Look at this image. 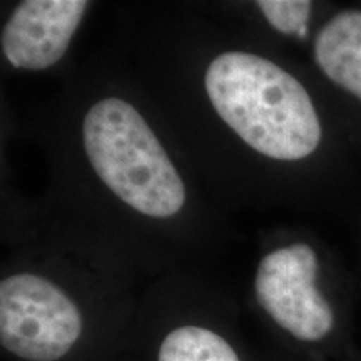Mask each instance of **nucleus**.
<instances>
[{
	"label": "nucleus",
	"instance_id": "1",
	"mask_svg": "<svg viewBox=\"0 0 361 361\" xmlns=\"http://www.w3.org/2000/svg\"><path fill=\"white\" fill-rule=\"evenodd\" d=\"M206 90L221 119L259 154L298 161L319 146L322 124L310 94L268 59L221 54L207 67Z\"/></svg>",
	"mask_w": 361,
	"mask_h": 361
},
{
	"label": "nucleus",
	"instance_id": "2",
	"mask_svg": "<svg viewBox=\"0 0 361 361\" xmlns=\"http://www.w3.org/2000/svg\"><path fill=\"white\" fill-rule=\"evenodd\" d=\"M84 147L99 178L119 200L151 218H171L186 189L142 116L123 99H104L84 119Z\"/></svg>",
	"mask_w": 361,
	"mask_h": 361
},
{
	"label": "nucleus",
	"instance_id": "3",
	"mask_svg": "<svg viewBox=\"0 0 361 361\" xmlns=\"http://www.w3.org/2000/svg\"><path fill=\"white\" fill-rule=\"evenodd\" d=\"M82 333V318L61 288L35 274L0 283V343L27 361H56Z\"/></svg>",
	"mask_w": 361,
	"mask_h": 361
},
{
	"label": "nucleus",
	"instance_id": "4",
	"mask_svg": "<svg viewBox=\"0 0 361 361\" xmlns=\"http://www.w3.org/2000/svg\"><path fill=\"white\" fill-rule=\"evenodd\" d=\"M318 258L308 245L269 252L256 274L259 305L283 329L301 341H318L331 331L335 316L316 288Z\"/></svg>",
	"mask_w": 361,
	"mask_h": 361
},
{
	"label": "nucleus",
	"instance_id": "5",
	"mask_svg": "<svg viewBox=\"0 0 361 361\" xmlns=\"http://www.w3.org/2000/svg\"><path fill=\"white\" fill-rule=\"evenodd\" d=\"M85 0H25L2 30V52L16 69L42 71L64 57L82 20Z\"/></svg>",
	"mask_w": 361,
	"mask_h": 361
},
{
	"label": "nucleus",
	"instance_id": "6",
	"mask_svg": "<svg viewBox=\"0 0 361 361\" xmlns=\"http://www.w3.org/2000/svg\"><path fill=\"white\" fill-rule=\"evenodd\" d=\"M314 59L329 80L361 101V11L348 8L324 24Z\"/></svg>",
	"mask_w": 361,
	"mask_h": 361
},
{
	"label": "nucleus",
	"instance_id": "7",
	"mask_svg": "<svg viewBox=\"0 0 361 361\" xmlns=\"http://www.w3.org/2000/svg\"><path fill=\"white\" fill-rule=\"evenodd\" d=\"M157 361H241L218 333L201 326H183L162 341Z\"/></svg>",
	"mask_w": 361,
	"mask_h": 361
},
{
	"label": "nucleus",
	"instance_id": "8",
	"mask_svg": "<svg viewBox=\"0 0 361 361\" xmlns=\"http://www.w3.org/2000/svg\"><path fill=\"white\" fill-rule=\"evenodd\" d=\"M258 7L278 32L305 35L313 4L308 0H261Z\"/></svg>",
	"mask_w": 361,
	"mask_h": 361
}]
</instances>
